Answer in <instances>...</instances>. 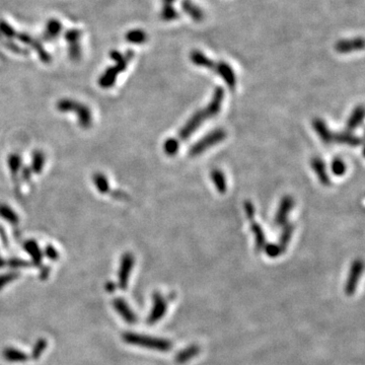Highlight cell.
I'll use <instances>...</instances> for the list:
<instances>
[{"label": "cell", "instance_id": "obj_1", "mask_svg": "<svg viewBox=\"0 0 365 365\" xmlns=\"http://www.w3.org/2000/svg\"><path fill=\"white\" fill-rule=\"evenodd\" d=\"M123 340L127 344L148 348L150 350L160 351V352H167L172 348L171 342H169L166 339L151 337V336H145L140 335L132 332H126L123 334Z\"/></svg>", "mask_w": 365, "mask_h": 365}, {"label": "cell", "instance_id": "obj_2", "mask_svg": "<svg viewBox=\"0 0 365 365\" xmlns=\"http://www.w3.org/2000/svg\"><path fill=\"white\" fill-rule=\"evenodd\" d=\"M225 137H226V132L223 129H221V128L215 129L214 131L210 132L209 134L204 136L202 139H200L198 142L193 144L189 150V153L192 157L198 156L201 153H203L204 151H206L208 148L223 141L225 139Z\"/></svg>", "mask_w": 365, "mask_h": 365}, {"label": "cell", "instance_id": "obj_3", "mask_svg": "<svg viewBox=\"0 0 365 365\" xmlns=\"http://www.w3.org/2000/svg\"><path fill=\"white\" fill-rule=\"evenodd\" d=\"M363 272V262L361 260H355L350 268L348 277L345 283V293L348 296H351L355 293L358 282L361 278Z\"/></svg>", "mask_w": 365, "mask_h": 365}, {"label": "cell", "instance_id": "obj_4", "mask_svg": "<svg viewBox=\"0 0 365 365\" xmlns=\"http://www.w3.org/2000/svg\"><path fill=\"white\" fill-rule=\"evenodd\" d=\"M207 119H208V117L204 110H200V111H197L196 113H194V115L185 124V126L180 129V131L178 133L179 140H181V141L187 140Z\"/></svg>", "mask_w": 365, "mask_h": 365}, {"label": "cell", "instance_id": "obj_5", "mask_svg": "<svg viewBox=\"0 0 365 365\" xmlns=\"http://www.w3.org/2000/svg\"><path fill=\"white\" fill-rule=\"evenodd\" d=\"M152 302H153V306H152L151 312H150L148 320H147L149 325H154L155 323L160 321L164 317V315L167 311L166 300L160 293L155 292L152 295Z\"/></svg>", "mask_w": 365, "mask_h": 365}, {"label": "cell", "instance_id": "obj_6", "mask_svg": "<svg viewBox=\"0 0 365 365\" xmlns=\"http://www.w3.org/2000/svg\"><path fill=\"white\" fill-rule=\"evenodd\" d=\"M134 266V257L132 254L127 253L122 257L121 265L119 269V287L121 289H126L128 286L129 278Z\"/></svg>", "mask_w": 365, "mask_h": 365}, {"label": "cell", "instance_id": "obj_7", "mask_svg": "<svg viewBox=\"0 0 365 365\" xmlns=\"http://www.w3.org/2000/svg\"><path fill=\"white\" fill-rule=\"evenodd\" d=\"M215 72L221 76V78L224 80L226 85L229 87L230 90H234L236 86V76L233 71V69L230 67V65L224 61H220L216 63Z\"/></svg>", "mask_w": 365, "mask_h": 365}, {"label": "cell", "instance_id": "obj_8", "mask_svg": "<svg viewBox=\"0 0 365 365\" xmlns=\"http://www.w3.org/2000/svg\"><path fill=\"white\" fill-rule=\"evenodd\" d=\"M223 98H224V90L222 87L218 86L215 88L214 94H213V98L212 101L208 104V106L204 109L208 119L209 118H213L215 116L218 115V113L221 110V105L223 102Z\"/></svg>", "mask_w": 365, "mask_h": 365}, {"label": "cell", "instance_id": "obj_9", "mask_svg": "<svg viewBox=\"0 0 365 365\" xmlns=\"http://www.w3.org/2000/svg\"><path fill=\"white\" fill-rule=\"evenodd\" d=\"M294 205V201L290 196H285L282 198L278 211L275 215V224L282 226L287 222V217Z\"/></svg>", "mask_w": 365, "mask_h": 365}, {"label": "cell", "instance_id": "obj_10", "mask_svg": "<svg viewBox=\"0 0 365 365\" xmlns=\"http://www.w3.org/2000/svg\"><path fill=\"white\" fill-rule=\"evenodd\" d=\"M113 306L116 310V312L123 318V320L129 324H135L137 321L136 315L133 313V311L130 309L128 303L123 298H115L113 301Z\"/></svg>", "mask_w": 365, "mask_h": 365}, {"label": "cell", "instance_id": "obj_11", "mask_svg": "<svg viewBox=\"0 0 365 365\" xmlns=\"http://www.w3.org/2000/svg\"><path fill=\"white\" fill-rule=\"evenodd\" d=\"M363 47H364L363 39L362 38H355V39H352V40L339 41L336 44L335 49L340 54H347V53H351L353 51L362 50Z\"/></svg>", "mask_w": 365, "mask_h": 365}, {"label": "cell", "instance_id": "obj_12", "mask_svg": "<svg viewBox=\"0 0 365 365\" xmlns=\"http://www.w3.org/2000/svg\"><path fill=\"white\" fill-rule=\"evenodd\" d=\"M311 162H312L313 169L317 173V175H318V177H319V179H320V181L322 182V184L325 185V186H330L331 178H330V175L328 173L325 161L321 157L317 156V157H314Z\"/></svg>", "mask_w": 365, "mask_h": 365}, {"label": "cell", "instance_id": "obj_13", "mask_svg": "<svg viewBox=\"0 0 365 365\" xmlns=\"http://www.w3.org/2000/svg\"><path fill=\"white\" fill-rule=\"evenodd\" d=\"M332 142L347 144V145H350V146H359V145L362 144V139L360 137L352 134L351 132H348V131L338 132V133L333 132Z\"/></svg>", "mask_w": 365, "mask_h": 365}, {"label": "cell", "instance_id": "obj_14", "mask_svg": "<svg viewBox=\"0 0 365 365\" xmlns=\"http://www.w3.org/2000/svg\"><path fill=\"white\" fill-rule=\"evenodd\" d=\"M313 127L315 129V131L317 132V134L319 135V137L321 138V140L324 143H332V136H333V132L329 129V127L327 126V124L325 123L324 120L320 119V118H316L313 120Z\"/></svg>", "mask_w": 365, "mask_h": 365}, {"label": "cell", "instance_id": "obj_15", "mask_svg": "<svg viewBox=\"0 0 365 365\" xmlns=\"http://www.w3.org/2000/svg\"><path fill=\"white\" fill-rule=\"evenodd\" d=\"M181 9L195 22H201L204 19V14L202 10L198 6H196L192 0H182Z\"/></svg>", "mask_w": 365, "mask_h": 365}, {"label": "cell", "instance_id": "obj_16", "mask_svg": "<svg viewBox=\"0 0 365 365\" xmlns=\"http://www.w3.org/2000/svg\"><path fill=\"white\" fill-rule=\"evenodd\" d=\"M190 59L191 61L197 65V66H200V67H204V68H207V69H210V70H213L215 71V68H216V63L217 62H214L213 60H211L210 58H208L205 54H203L202 52L200 51H193L190 55Z\"/></svg>", "mask_w": 365, "mask_h": 365}, {"label": "cell", "instance_id": "obj_17", "mask_svg": "<svg viewBox=\"0 0 365 365\" xmlns=\"http://www.w3.org/2000/svg\"><path fill=\"white\" fill-rule=\"evenodd\" d=\"M363 118H364V108L362 106L356 107L346 123V131L351 132L352 130L357 128L362 123Z\"/></svg>", "mask_w": 365, "mask_h": 365}, {"label": "cell", "instance_id": "obj_18", "mask_svg": "<svg viewBox=\"0 0 365 365\" xmlns=\"http://www.w3.org/2000/svg\"><path fill=\"white\" fill-rule=\"evenodd\" d=\"M200 352V348L197 345H192L189 346L188 348H185L184 350L179 351L176 355H175V362L178 364H182L186 363L188 361H190L191 359H193L195 356H197Z\"/></svg>", "mask_w": 365, "mask_h": 365}, {"label": "cell", "instance_id": "obj_19", "mask_svg": "<svg viewBox=\"0 0 365 365\" xmlns=\"http://www.w3.org/2000/svg\"><path fill=\"white\" fill-rule=\"evenodd\" d=\"M251 230L253 231V233L255 234V239H256V251L258 253H260L262 250H264L265 246L267 245L266 241V237H265V233L263 231L262 226L257 223L255 220L251 222Z\"/></svg>", "mask_w": 365, "mask_h": 365}, {"label": "cell", "instance_id": "obj_20", "mask_svg": "<svg viewBox=\"0 0 365 365\" xmlns=\"http://www.w3.org/2000/svg\"><path fill=\"white\" fill-rule=\"evenodd\" d=\"M210 176H211V179L213 181V184L216 188V190L221 193V194H224L227 190V182H226V178H225V175L224 173L220 170V169H213L210 173Z\"/></svg>", "mask_w": 365, "mask_h": 365}, {"label": "cell", "instance_id": "obj_21", "mask_svg": "<svg viewBox=\"0 0 365 365\" xmlns=\"http://www.w3.org/2000/svg\"><path fill=\"white\" fill-rule=\"evenodd\" d=\"M4 358L9 362H25L29 359V356L23 351L16 348H6L3 352Z\"/></svg>", "mask_w": 365, "mask_h": 365}, {"label": "cell", "instance_id": "obj_22", "mask_svg": "<svg viewBox=\"0 0 365 365\" xmlns=\"http://www.w3.org/2000/svg\"><path fill=\"white\" fill-rule=\"evenodd\" d=\"M293 230H294V224L292 223H285L283 225V229H282V232H281V235H280V238H279V242H278V246L281 250V252H285L290 239H291V236H292V233H293Z\"/></svg>", "mask_w": 365, "mask_h": 365}, {"label": "cell", "instance_id": "obj_23", "mask_svg": "<svg viewBox=\"0 0 365 365\" xmlns=\"http://www.w3.org/2000/svg\"><path fill=\"white\" fill-rule=\"evenodd\" d=\"M48 346V342L46 339L41 338L39 339L36 344L34 345V348L32 350V354H31V358L33 360H38L41 358V356L43 355V353L45 352L46 348Z\"/></svg>", "mask_w": 365, "mask_h": 365}, {"label": "cell", "instance_id": "obj_24", "mask_svg": "<svg viewBox=\"0 0 365 365\" xmlns=\"http://www.w3.org/2000/svg\"><path fill=\"white\" fill-rule=\"evenodd\" d=\"M164 152L169 155V156H173L177 153L178 149H179V140L176 138H169L164 142Z\"/></svg>", "mask_w": 365, "mask_h": 365}, {"label": "cell", "instance_id": "obj_25", "mask_svg": "<svg viewBox=\"0 0 365 365\" xmlns=\"http://www.w3.org/2000/svg\"><path fill=\"white\" fill-rule=\"evenodd\" d=\"M331 168H332L333 173L338 176L343 175L346 172V164L343 161V159H341L340 157H336L332 160Z\"/></svg>", "mask_w": 365, "mask_h": 365}, {"label": "cell", "instance_id": "obj_26", "mask_svg": "<svg viewBox=\"0 0 365 365\" xmlns=\"http://www.w3.org/2000/svg\"><path fill=\"white\" fill-rule=\"evenodd\" d=\"M265 251H266V254L270 257V258H276L278 257L280 254H282L278 244H268L265 246Z\"/></svg>", "mask_w": 365, "mask_h": 365}, {"label": "cell", "instance_id": "obj_27", "mask_svg": "<svg viewBox=\"0 0 365 365\" xmlns=\"http://www.w3.org/2000/svg\"><path fill=\"white\" fill-rule=\"evenodd\" d=\"M178 14L174 11V9L171 8H163L162 10V19L164 21H173L177 19Z\"/></svg>", "mask_w": 365, "mask_h": 365}, {"label": "cell", "instance_id": "obj_28", "mask_svg": "<svg viewBox=\"0 0 365 365\" xmlns=\"http://www.w3.org/2000/svg\"><path fill=\"white\" fill-rule=\"evenodd\" d=\"M245 210H246V215L248 217V219L250 220V222L255 220V206L251 201H246L245 202Z\"/></svg>", "mask_w": 365, "mask_h": 365}, {"label": "cell", "instance_id": "obj_29", "mask_svg": "<svg viewBox=\"0 0 365 365\" xmlns=\"http://www.w3.org/2000/svg\"><path fill=\"white\" fill-rule=\"evenodd\" d=\"M16 274H9V275H5L2 278H0V289L4 288L5 285L11 281H13L14 279H16Z\"/></svg>", "mask_w": 365, "mask_h": 365}, {"label": "cell", "instance_id": "obj_30", "mask_svg": "<svg viewBox=\"0 0 365 365\" xmlns=\"http://www.w3.org/2000/svg\"><path fill=\"white\" fill-rule=\"evenodd\" d=\"M145 36L142 32H136V33H133L131 34V40L132 42H136V43H141L143 42Z\"/></svg>", "mask_w": 365, "mask_h": 365}, {"label": "cell", "instance_id": "obj_31", "mask_svg": "<svg viewBox=\"0 0 365 365\" xmlns=\"http://www.w3.org/2000/svg\"><path fill=\"white\" fill-rule=\"evenodd\" d=\"M173 2H174V0H163V3H164L163 8H171Z\"/></svg>", "mask_w": 365, "mask_h": 365}, {"label": "cell", "instance_id": "obj_32", "mask_svg": "<svg viewBox=\"0 0 365 365\" xmlns=\"http://www.w3.org/2000/svg\"><path fill=\"white\" fill-rule=\"evenodd\" d=\"M107 289L111 292L113 289H115V286H114V284H112V283H110V285L107 287Z\"/></svg>", "mask_w": 365, "mask_h": 365}]
</instances>
